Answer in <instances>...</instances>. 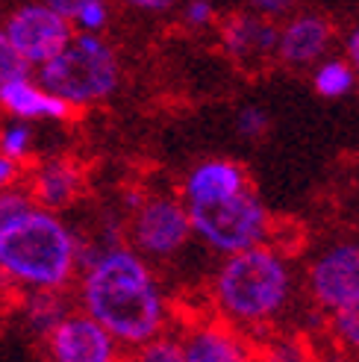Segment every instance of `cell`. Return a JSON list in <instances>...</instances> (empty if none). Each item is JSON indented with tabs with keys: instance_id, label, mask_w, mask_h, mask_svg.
I'll return each instance as SVG.
<instances>
[{
	"instance_id": "obj_3",
	"label": "cell",
	"mask_w": 359,
	"mask_h": 362,
	"mask_svg": "<svg viewBox=\"0 0 359 362\" xmlns=\"http://www.w3.org/2000/svg\"><path fill=\"white\" fill-rule=\"evenodd\" d=\"M77 236L57 212L33 206L0 227V277L30 292H62L77 271Z\"/></svg>"
},
{
	"instance_id": "obj_4",
	"label": "cell",
	"mask_w": 359,
	"mask_h": 362,
	"mask_svg": "<svg viewBox=\"0 0 359 362\" xmlns=\"http://www.w3.org/2000/svg\"><path fill=\"white\" fill-rule=\"evenodd\" d=\"M115 50L98 33L74 35L57 57L39 65V86L68 106H86L110 98L118 88Z\"/></svg>"
},
{
	"instance_id": "obj_12",
	"label": "cell",
	"mask_w": 359,
	"mask_h": 362,
	"mask_svg": "<svg viewBox=\"0 0 359 362\" xmlns=\"http://www.w3.org/2000/svg\"><path fill=\"white\" fill-rule=\"evenodd\" d=\"M247 189V177L236 162L227 159H209L201 162L183 183L186 194V206L189 204H209V201H221V197L239 194Z\"/></svg>"
},
{
	"instance_id": "obj_14",
	"label": "cell",
	"mask_w": 359,
	"mask_h": 362,
	"mask_svg": "<svg viewBox=\"0 0 359 362\" xmlns=\"http://www.w3.org/2000/svg\"><path fill=\"white\" fill-rule=\"evenodd\" d=\"M0 106L21 118V121H35V118H50V121H62L71 115V106L59 100L57 95H50L47 88L39 83H33L30 77H18L0 88Z\"/></svg>"
},
{
	"instance_id": "obj_25",
	"label": "cell",
	"mask_w": 359,
	"mask_h": 362,
	"mask_svg": "<svg viewBox=\"0 0 359 362\" xmlns=\"http://www.w3.org/2000/svg\"><path fill=\"white\" fill-rule=\"evenodd\" d=\"M183 15H186V21H189L192 27H206V24H212L215 9H212L209 0H189L186 9H183Z\"/></svg>"
},
{
	"instance_id": "obj_28",
	"label": "cell",
	"mask_w": 359,
	"mask_h": 362,
	"mask_svg": "<svg viewBox=\"0 0 359 362\" xmlns=\"http://www.w3.org/2000/svg\"><path fill=\"white\" fill-rule=\"evenodd\" d=\"M15 174H18V162H15V159H9V156H4V153H0V192H6V189L12 186Z\"/></svg>"
},
{
	"instance_id": "obj_22",
	"label": "cell",
	"mask_w": 359,
	"mask_h": 362,
	"mask_svg": "<svg viewBox=\"0 0 359 362\" xmlns=\"http://www.w3.org/2000/svg\"><path fill=\"white\" fill-rule=\"evenodd\" d=\"M30 144H33V133L24 121H15L0 133V153L15 159V162L30 153Z\"/></svg>"
},
{
	"instance_id": "obj_29",
	"label": "cell",
	"mask_w": 359,
	"mask_h": 362,
	"mask_svg": "<svg viewBox=\"0 0 359 362\" xmlns=\"http://www.w3.org/2000/svg\"><path fill=\"white\" fill-rule=\"evenodd\" d=\"M345 53H348V65L359 74V27L348 33V39H345Z\"/></svg>"
},
{
	"instance_id": "obj_23",
	"label": "cell",
	"mask_w": 359,
	"mask_h": 362,
	"mask_svg": "<svg viewBox=\"0 0 359 362\" xmlns=\"http://www.w3.org/2000/svg\"><path fill=\"white\" fill-rule=\"evenodd\" d=\"M71 21H77V27L83 33H98L106 27V21H110V6H106V0H92V4H86L74 12V18Z\"/></svg>"
},
{
	"instance_id": "obj_32",
	"label": "cell",
	"mask_w": 359,
	"mask_h": 362,
	"mask_svg": "<svg viewBox=\"0 0 359 362\" xmlns=\"http://www.w3.org/2000/svg\"><path fill=\"white\" fill-rule=\"evenodd\" d=\"M118 362H121V359H118Z\"/></svg>"
},
{
	"instance_id": "obj_16",
	"label": "cell",
	"mask_w": 359,
	"mask_h": 362,
	"mask_svg": "<svg viewBox=\"0 0 359 362\" xmlns=\"http://www.w3.org/2000/svg\"><path fill=\"white\" fill-rule=\"evenodd\" d=\"M68 315V306L59 292H30L27 298V324L35 336H47Z\"/></svg>"
},
{
	"instance_id": "obj_19",
	"label": "cell",
	"mask_w": 359,
	"mask_h": 362,
	"mask_svg": "<svg viewBox=\"0 0 359 362\" xmlns=\"http://www.w3.org/2000/svg\"><path fill=\"white\" fill-rule=\"evenodd\" d=\"M330 330H333V339L339 348L348 354H359V298H353L342 310L333 313Z\"/></svg>"
},
{
	"instance_id": "obj_11",
	"label": "cell",
	"mask_w": 359,
	"mask_h": 362,
	"mask_svg": "<svg viewBox=\"0 0 359 362\" xmlns=\"http://www.w3.org/2000/svg\"><path fill=\"white\" fill-rule=\"evenodd\" d=\"M330 39H333V27L327 18L315 12H303L280 30L274 53L289 65H310L324 57Z\"/></svg>"
},
{
	"instance_id": "obj_5",
	"label": "cell",
	"mask_w": 359,
	"mask_h": 362,
	"mask_svg": "<svg viewBox=\"0 0 359 362\" xmlns=\"http://www.w3.org/2000/svg\"><path fill=\"white\" fill-rule=\"evenodd\" d=\"M186 209L192 233H197L212 250L224 253V257L262 245L268 239V227H271L262 201L250 189L221 197V201L189 204Z\"/></svg>"
},
{
	"instance_id": "obj_6",
	"label": "cell",
	"mask_w": 359,
	"mask_h": 362,
	"mask_svg": "<svg viewBox=\"0 0 359 362\" xmlns=\"http://www.w3.org/2000/svg\"><path fill=\"white\" fill-rule=\"evenodd\" d=\"M192 236V221L186 204L174 201V197H151L136 206L130 239L133 250L151 259H168Z\"/></svg>"
},
{
	"instance_id": "obj_20",
	"label": "cell",
	"mask_w": 359,
	"mask_h": 362,
	"mask_svg": "<svg viewBox=\"0 0 359 362\" xmlns=\"http://www.w3.org/2000/svg\"><path fill=\"white\" fill-rule=\"evenodd\" d=\"M257 362H312V351L300 339H277L268 348H257Z\"/></svg>"
},
{
	"instance_id": "obj_1",
	"label": "cell",
	"mask_w": 359,
	"mask_h": 362,
	"mask_svg": "<svg viewBox=\"0 0 359 362\" xmlns=\"http://www.w3.org/2000/svg\"><path fill=\"white\" fill-rule=\"evenodd\" d=\"M80 306L121 348H139L165 330L168 306L148 259L133 247H110L83 268Z\"/></svg>"
},
{
	"instance_id": "obj_21",
	"label": "cell",
	"mask_w": 359,
	"mask_h": 362,
	"mask_svg": "<svg viewBox=\"0 0 359 362\" xmlns=\"http://www.w3.org/2000/svg\"><path fill=\"white\" fill-rule=\"evenodd\" d=\"M18 77H30V65L24 62V57L12 47V42L6 39V33L0 30V88L6 83L18 80Z\"/></svg>"
},
{
	"instance_id": "obj_15",
	"label": "cell",
	"mask_w": 359,
	"mask_h": 362,
	"mask_svg": "<svg viewBox=\"0 0 359 362\" xmlns=\"http://www.w3.org/2000/svg\"><path fill=\"white\" fill-rule=\"evenodd\" d=\"M83 189V174L71 159H47L33 174V204L42 209H62L74 204Z\"/></svg>"
},
{
	"instance_id": "obj_17",
	"label": "cell",
	"mask_w": 359,
	"mask_h": 362,
	"mask_svg": "<svg viewBox=\"0 0 359 362\" xmlns=\"http://www.w3.org/2000/svg\"><path fill=\"white\" fill-rule=\"evenodd\" d=\"M312 83L321 98H345L356 86V71L348 65V59H324L315 68Z\"/></svg>"
},
{
	"instance_id": "obj_27",
	"label": "cell",
	"mask_w": 359,
	"mask_h": 362,
	"mask_svg": "<svg viewBox=\"0 0 359 362\" xmlns=\"http://www.w3.org/2000/svg\"><path fill=\"white\" fill-rule=\"evenodd\" d=\"M45 4L50 6V9H57L62 18H74V12L80 9V6H86V4H92V0H45Z\"/></svg>"
},
{
	"instance_id": "obj_31",
	"label": "cell",
	"mask_w": 359,
	"mask_h": 362,
	"mask_svg": "<svg viewBox=\"0 0 359 362\" xmlns=\"http://www.w3.org/2000/svg\"><path fill=\"white\" fill-rule=\"evenodd\" d=\"M312 362H345L339 354H321V356H312Z\"/></svg>"
},
{
	"instance_id": "obj_10",
	"label": "cell",
	"mask_w": 359,
	"mask_h": 362,
	"mask_svg": "<svg viewBox=\"0 0 359 362\" xmlns=\"http://www.w3.org/2000/svg\"><path fill=\"white\" fill-rule=\"evenodd\" d=\"M180 341L186 362H257V348L250 339L221 318L192 324Z\"/></svg>"
},
{
	"instance_id": "obj_18",
	"label": "cell",
	"mask_w": 359,
	"mask_h": 362,
	"mask_svg": "<svg viewBox=\"0 0 359 362\" xmlns=\"http://www.w3.org/2000/svg\"><path fill=\"white\" fill-rule=\"evenodd\" d=\"M127 362H186L183 359V341H180V336L163 330L159 336L148 339L145 345L133 348Z\"/></svg>"
},
{
	"instance_id": "obj_2",
	"label": "cell",
	"mask_w": 359,
	"mask_h": 362,
	"mask_svg": "<svg viewBox=\"0 0 359 362\" xmlns=\"http://www.w3.org/2000/svg\"><path fill=\"white\" fill-rule=\"evenodd\" d=\"M295 295V274L277 247L254 245L230 253L212 283L221 321L236 330H259L286 313Z\"/></svg>"
},
{
	"instance_id": "obj_9",
	"label": "cell",
	"mask_w": 359,
	"mask_h": 362,
	"mask_svg": "<svg viewBox=\"0 0 359 362\" xmlns=\"http://www.w3.org/2000/svg\"><path fill=\"white\" fill-rule=\"evenodd\" d=\"M47 362H118L121 345L100 324L80 313H68L45 339Z\"/></svg>"
},
{
	"instance_id": "obj_26",
	"label": "cell",
	"mask_w": 359,
	"mask_h": 362,
	"mask_svg": "<svg viewBox=\"0 0 359 362\" xmlns=\"http://www.w3.org/2000/svg\"><path fill=\"white\" fill-rule=\"evenodd\" d=\"M292 4L295 0H250V6L259 15H283Z\"/></svg>"
},
{
	"instance_id": "obj_24",
	"label": "cell",
	"mask_w": 359,
	"mask_h": 362,
	"mask_svg": "<svg viewBox=\"0 0 359 362\" xmlns=\"http://www.w3.org/2000/svg\"><path fill=\"white\" fill-rule=\"evenodd\" d=\"M236 130L245 139H259L268 130V112L262 106H245V110H239V115H236Z\"/></svg>"
},
{
	"instance_id": "obj_8",
	"label": "cell",
	"mask_w": 359,
	"mask_h": 362,
	"mask_svg": "<svg viewBox=\"0 0 359 362\" xmlns=\"http://www.w3.org/2000/svg\"><path fill=\"white\" fill-rule=\"evenodd\" d=\"M312 303L321 313H336L359 298V242H336L321 250L307 271Z\"/></svg>"
},
{
	"instance_id": "obj_7",
	"label": "cell",
	"mask_w": 359,
	"mask_h": 362,
	"mask_svg": "<svg viewBox=\"0 0 359 362\" xmlns=\"http://www.w3.org/2000/svg\"><path fill=\"white\" fill-rule=\"evenodd\" d=\"M6 39L21 53L27 65H45L74 39L68 18H62L47 4H24L18 6L4 24Z\"/></svg>"
},
{
	"instance_id": "obj_30",
	"label": "cell",
	"mask_w": 359,
	"mask_h": 362,
	"mask_svg": "<svg viewBox=\"0 0 359 362\" xmlns=\"http://www.w3.org/2000/svg\"><path fill=\"white\" fill-rule=\"evenodd\" d=\"M124 4L139 9V12H165L174 0H124Z\"/></svg>"
},
{
	"instance_id": "obj_13",
	"label": "cell",
	"mask_w": 359,
	"mask_h": 362,
	"mask_svg": "<svg viewBox=\"0 0 359 362\" xmlns=\"http://www.w3.org/2000/svg\"><path fill=\"white\" fill-rule=\"evenodd\" d=\"M280 30L274 24H268L259 15H233L221 27V45L233 59L247 62L274 53Z\"/></svg>"
}]
</instances>
